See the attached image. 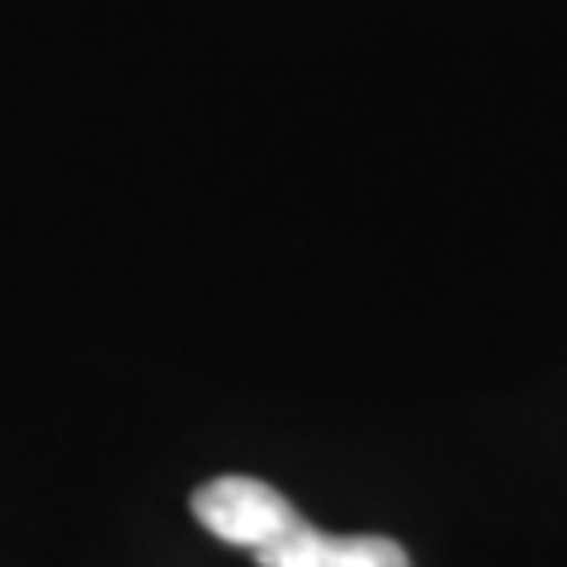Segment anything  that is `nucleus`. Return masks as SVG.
Here are the masks:
<instances>
[{"label": "nucleus", "instance_id": "obj_1", "mask_svg": "<svg viewBox=\"0 0 567 567\" xmlns=\"http://www.w3.org/2000/svg\"><path fill=\"white\" fill-rule=\"evenodd\" d=\"M189 511L208 535L251 548V554L275 544L298 520V506L279 487L260 483V477H213V483H204L189 496Z\"/></svg>", "mask_w": 567, "mask_h": 567}, {"label": "nucleus", "instance_id": "obj_2", "mask_svg": "<svg viewBox=\"0 0 567 567\" xmlns=\"http://www.w3.org/2000/svg\"><path fill=\"white\" fill-rule=\"evenodd\" d=\"M260 567H412L406 548L383 535H322L298 516L275 544L256 554Z\"/></svg>", "mask_w": 567, "mask_h": 567}]
</instances>
